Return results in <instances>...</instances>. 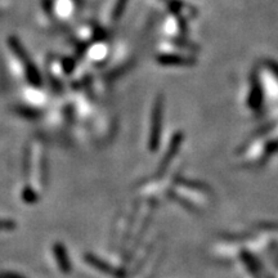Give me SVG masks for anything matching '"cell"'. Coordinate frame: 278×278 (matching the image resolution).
<instances>
[{"label":"cell","mask_w":278,"mask_h":278,"mask_svg":"<svg viewBox=\"0 0 278 278\" xmlns=\"http://www.w3.org/2000/svg\"><path fill=\"white\" fill-rule=\"evenodd\" d=\"M8 223H3V222H0V229L4 228V227H8Z\"/></svg>","instance_id":"1"}]
</instances>
